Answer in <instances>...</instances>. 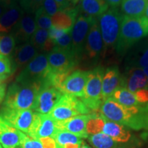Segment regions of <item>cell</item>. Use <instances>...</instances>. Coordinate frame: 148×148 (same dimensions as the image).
Instances as JSON below:
<instances>
[{
  "instance_id": "cell-30",
  "label": "cell",
  "mask_w": 148,
  "mask_h": 148,
  "mask_svg": "<svg viewBox=\"0 0 148 148\" xmlns=\"http://www.w3.org/2000/svg\"><path fill=\"white\" fill-rule=\"evenodd\" d=\"M16 41L12 34H0V54L8 56L15 49Z\"/></svg>"
},
{
  "instance_id": "cell-39",
  "label": "cell",
  "mask_w": 148,
  "mask_h": 148,
  "mask_svg": "<svg viewBox=\"0 0 148 148\" xmlns=\"http://www.w3.org/2000/svg\"><path fill=\"white\" fill-rule=\"evenodd\" d=\"M43 148H56V143L51 137H45L40 138Z\"/></svg>"
},
{
  "instance_id": "cell-50",
  "label": "cell",
  "mask_w": 148,
  "mask_h": 148,
  "mask_svg": "<svg viewBox=\"0 0 148 148\" xmlns=\"http://www.w3.org/2000/svg\"><path fill=\"white\" fill-rule=\"evenodd\" d=\"M0 148H3V146H2V145H1V144H0Z\"/></svg>"
},
{
  "instance_id": "cell-31",
  "label": "cell",
  "mask_w": 148,
  "mask_h": 148,
  "mask_svg": "<svg viewBox=\"0 0 148 148\" xmlns=\"http://www.w3.org/2000/svg\"><path fill=\"white\" fill-rule=\"evenodd\" d=\"M53 138L55 140L56 145H64L66 143H82V140L81 139V138L71 132L64 130H58V132L56 134Z\"/></svg>"
},
{
  "instance_id": "cell-43",
  "label": "cell",
  "mask_w": 148,
  "mask_h": 148,
  "mask_svg": "<svg viewBox=\"0 0 148 148\" xmlns=\"http://www.w3.org/2000/svg\"><path fill=\"white\" fill-rule=\"evenodd\" d=\"M82 143H66L64 145H56V148H79Z\"/></svg>"
},
{
  "instance_id": "cell-18",
  "label": "cell",
  "mask_w": 148,
  "mask_h": 148,
  "mask_svg": "<svg viewBox=\"0 0 148 148\" xmlns=\"http://www.w3.org/2000/svg\"><path fill=\"white\" fill-rule=\"evenodd\" d=\"M103 133L119 143L139 145V140L131 132L130 129L115 122L106 119L103 129Z\"/></svg>"
},
{
  "instance_id": "cell-15",
  "label": "cell",
  "mask_w": 148,
  "mask_h": 148,
  "mask_svg": "<svg viewBox=\"0 0 148 148\" xmlns=\"http://www.w3.org/2000/svg\"><path fill=\"white\" fill-rule=\"evenodd\" d=\"M37 29L34 14L24 12L16 25L12 29V34L17 44L29 42Z\"/></svg>"
},
{
  "instance_id": "cell-42",
  "label": "cell",
  "mask_w": 148,
  "mask_h": 148,
  "mask_svg": "<svg viewBox=\"0 0 148 148\" xmlns=\"http://www.w3.org/2000/svg\"><path fill=\"white\" fill-rule=\"evenodd\" d=\"M11 1H4V2H0V17L2 16V14L4 13V12L6 10L7 8Z\"/></svg>"
},
{
  "instance_id": "cell-41",
  "label": "cell",
  "mask_w": 148,
  "mask_h": 148,
  "mask_svg": "<svg viewBox=\"0 0 148 148\" xmlns=\"http://www.w3.org/2000/svg\"><path fill=\"white\" fill-rule=\"evenodd\" d=\"M5 88H6V85L4 83H1L0 84V103L2 102L5 97Z\"/></svg>"
},
{
  "instance_id": "cell-36",
  "label": "cell",
  "mask_w": 148,
  "mask_h": 148,
  "mask_svg": "<svg viewBox=\"0 0 148 148\" xmlns=\"http://www.w3.org/2000/svg\"><path fill=\"white\" fill-rule=\"evenodd\" d=\"M45 0H21V5L24 12L34 14L42 7Z\"/></svg>"
},
{
  "instance_id": "cell-1",
  "label": "cell",
  "mask_w": 148,
  "mask_h": 148,
  "mask_svg": "<svg viewBox=\"0 0 148 148\" xmlns=\"http://www.w3.org/2000/svg\"><path fill=\"white\" fill-rule=\"evenodd\" d=\"M140 106H124L110 97L103 101L99 110L101 115L108 121L138 131L143 130Z\"/></svg>"
},
{
  "instance_id": "cell-29",
  "label": "cell",
  "mask_w": 148,
  "mask_h": 148,
  "mask_svg": "<svg viewBox=\"0 0 148 148\" xmlns=\"http://www.w3.org/2000/svg\"><path fill=\"white\" fill-rule=\"evenodd\" d=\"M106 119L101 114L92 112L86 125V131L88 136L95 135L103 132V129L106 123Z\"/></svg>"
},
{
  "instance_id": "cell-5",
  "label": "cell",
  "mask_w": 148,
  "mask_h": 148,
  "mask_svg": "<svg viewBox=\"0 0 148 148\" xmlns=\"http://www.w3.org/2000/svg\"><path fill=\"white\" fill-rule=\"evenodd\" d=\"M92 112L80 98L63 94L49 112V116L55 121H62L82 114H90Z\"/></svg>"
},
{
  "instance_id": "cell-17",
  "label": "cell",
  "mask_w": 148,
  "mask_h": 148,
  "mask_svg": "<svg viewBox=\"0 0 148 148\" xmlns=\"http://www.w3.org/2000/svg\"><path fill=\"white\" fill-rule=\"evenodd\" d=\"M129 50L125 61L126 69L148 67V38L139 40Z\"/></svg>"
},
{
  "instance_id": "cell-45",
  "label": "cell",
  "mask_w": 148,
  "mask_h": 148,
  "mask_svg": "<svg viewBox=\"0 0 148 148\" xmlns=\"http://www.w3.org/2000/svg\"><path fill=\"white\" fill-rule=\"evenodd\" d=\"M79 148H92V147H90L89 145H88L87 144L85 143L84 141H82V144H81L80 147Z\"/></svg>"
},
{
  "instance_id": "cell-16",
  "label": "cell",
  "mask_w": 148,
  "mask_h": 148,
  "mask_svg": "<svg viewBox=\"0 0 148 148\" xmlns=\"http://www.w3.org/2000/svg\"><path fill=\"white\" fill-rule=\"evenodd\" d=\"M125 88L124 75L120 73L116 66L105 69L102 77V98L104 101L112 95L116 90Z\"/></svg>"
},
{
  "instance_id": "cell-6",
  "label": "cell",
  "mask_w": 148,
  "mask_h": 148,
  "mask_svg": "<svg viewBox=\"0 0 148 148\" xmlns=\"http://www.w3.org/2000/svg\"><path fill=\"white\" fill-rule=\"evenodd\" d=\"M104 70L101 66H97L91 71H88L84 96L80 98L81 100L92 112H97L103 102L102 77Z\"/></svg>"
},
{
  "instance_id": "cell-47",
  "label": "cell",
  "mask_w": 148,
  "mask_h": 148,
  "mask_svg": "<svg viewBox=\"0 0 148 148\" xmlns=\"http://www.w3.org/2000/svg\"><path fill=\"white\" fill-rule=\"evenodd\" d=\"M143 71L144 73H145V75L147 76V79H148V67H146V68H144V69H143Z\"/></svg>"
},
{
  "instance_id": "cell-7",
  "label": "cell",
  "mask_w": 148,
  "mask_h": 148,
  "mask_svg": "<svg viewBox=\"0 0 148 148\" xmlns=\"http://www.w3.org/2000/svg\"><path fill=\"white\" fill-rule=\"evenodd\" d=\"M49 73L47 54L38 53L16 77L17 82H35L43 84Z\"/></svg>"
},
{
  "instance_id": "cell-35",
  "label": "cell",
  "mask_w": 148,
  "mask_h": 148,
  "mask_svg": "<svg viewBox=\"0 0 148 148\" xmlns=\"http://www.w3.org/2000/svg\"><path fill=\"white\" fill-rule=\"evenodd\" d=\"M42 8L49 16H53L60 11L66 9L62 5L59 4L54 0H45L42 5Z\"/></svg>"
},
{
  "instance_id": "cell-10",
  "label": "cell",
  "mask_w": 148,
  "mask_h": 148,
  "mask_svg": "<svg viewBox=\"0 0 148 148\" xmlns=\"http://www.w3.org/2000/svg\"><path fill=\"white\" fill-rule=\"evenodd\" d=\"M0 114L11 125L27 134L34 122L36 112L32 110H16L2 107Z\"/></svg>"
},
{
  "instance_id": "cell-11",
  "label": "cell",
  "mask_w": 148,
  "mask_h": 148,
  "mask_svg": "<svg viewBox=\"0 0 148 148\" xmlns=\"http://www.w3.org/2000/svg\"><path fill=\"white\" fill-rule=\"evenodd\" d=\"M63 94L58 89L49 85H42L37 95L33 110L40 114H47Z\"/></svg>"
},
{
  "instance_id": "cell-14",
  "label": "cell",
  "mask_w": 148,
  "mask_h": 148,
  "mask_svg": "<svg viewBox=\"0 0 148 148\" xmlns=\"http://www.w3.org/2000/svg\"><path fill=\"white\" fill-rule=\"evenodd\" d=\"M88 75V71L75 70L66 77L59 90L62 94L82 98L84 94Z\"/></svg>"
},
{
  "instance_id": "cell-12",
  "label": "cell",
  "mask_w": 148,
  "mask_h": 148,
  "mask_svg": "<svg viewBox=\"0 0 148 148\" xmlns=\"http://www.w3.org/2000/svg\"><path fill=\"white\" fill-rule=\"evenodd\" d=\"M103 51V42L97 18L92 21L86 36L84 52L86 58L96 61L99 58Z\"/></svg>"
},
{
  "instance_id": "cell-44",
  "label": "cell",
  "mask_w": 148,
  "mask_h": 148,
  "mask_svg": "<svg viewBox=\"0 0 148 148\" xmlns=\"http://www.w3.org/2000/svg\"><path fill=\"white\" fill-rule=\"evenodd\" d=\"M108 5H110L112 8H116L121 3L123 0H105Z\"/></svg>"
},
{
  "instance_id": "cell-23",
  "label": "cell",
  "mask_w": 148,
  "mask_h": 148,
  "mask_svg": "<svg viewBox=\"0 0 148 148\" xmlns=\"http://www.w3.org/2000/svg\"><path fill=\"white\" fill-rule=\"evenodd\" d=\"M77 15V10L72 7L60 11L51 17L52 27L58 29L72 30Z\"/></svg>"
},
{
  "instance_id": "cell-3",
  "label": "cell",
  "mask_w": 148,
  "mask_h": 148,
  "mask_svg": "<svg viewBox=\"0 0 148 148\" xmlns=\"http://www.w3.org/2000/svg\"><path fill=\"white\" fill-rule=\"evenodd\" d=\"M41 86L40 83L14 82L8 88L3 107L16 110H33Z\"/></svg>"
},
{
  "instance_id": "cell-13",
  "label": "cell",
  "mask_w": 148,
  "mask_h": 148,
  "mask_svg": "<svg viewBox=\"0 0 148 148\" xmlns=\"http://www.w3.org/2000/svg\"><path fill=\"white\" fill-rule=\"evenodd\" d=\"M58 132L56 121L51 119L49 114L36 112L34 122L27 135L34 139L39 140L45 137L53 138Z\"/></svg>"
},
{
  "instance_id": "cell-27",
  "label": "cell",
  "mask_w": 148,
  "mask_h": 148,
  "mask_svg": "<svg viewBox=\"0 0 148 148\" xmlns=\"http://www.w3.org/2000/svg\"><path fill=\"white\" fill-rule=\"evenodd\" d=\"M81 8L86 15L97 18L108 9L105 0H82Z\"/></svg>"
},
{
  "instance_id": "cell-25",
  "label": "cell",
  "mask_w": 148,
  "mask_h": 148,
  "mask_svg": "<svg viewBox=\"0 0 148 148\" xmlns=\"http://www.w3.org/2000/svg\"><path fill=\"white\" fill-rule=\"evenodd\" d=\"M148 0H123L121 3L122 13L130 17H140L145 14Z\"/></svg>"
},
{
  "instance_id": "cell-32",
  "label": "cell",
  "mask_w": 148,
  "mask_h": 148,
  "mask_svg": "<svg viewBox=\"0 0 148 148\" xmlns=\"http://www.w3.org/2000/svg\"><path fill=\"white\" fill-rule=\"evenodd\" d=\"M34 18L37 28L49 30L52 27L51 16H49L46 13L42 7L38 8L35 12Z\"/></svg>"
},
{
  "instance_id": "cell-48",
  "label": "cell",
  "mask_w": 148,
  "mask_h": 148,
  "mask_svg": "<svg viewBox=\"0 0 148 148\" xmlns=\"http://www.w3.org/2000/svg\"><path fill=\"white\" fill-rule=\"evenodd\" d=\"M5 79H6V78H5V77H0V84H1V83L2 82L3 80H5Z\"/></svg>"
},
{
  "instance_id": "cell-38",
  "label": "cell",
  "mask_w": 148,
  "mask_h": 148,
  "mask_svg": "<svg viewBox=\"0 0 148 148\" xmlns=\"http://www.w3.org/2000/svg\"><path fill=\"white\" fill-rule=\"evenodd\" d=\"M134 93L136 100L140 104H145L148 103V89L147 88L139 89Z\"/></svg>"
},
{
  "instance_id": "cell-21",
  "label": "cell",
  "mask_w": 148,
  "mask_h": 148,
  "mask_svg": "<svg viewBox=\"0 0 148 148\" xmlns=\"http://www.w3.org/2000/svg\"><path fill=\"white\" fill-rule=\"evenodd\" d=\"M24 11L15 3H10L0 17V33L12 31L23 16Z\"/></svg>"
},
{
  "instance_id": "cell-26",
  "label": "cell",
  "mask_w": 148,
  "mask_h": 148,
  "mask_svg": "<svg viewBox=\"0 0 148 148\" xmlns=\"http://www.w3.org/2000/svg\"><path fill=\"white\" fill-rule=\"evenodd\" d=\"M29 42L38 51H49L54 47L53 41L49 36V31L47 29L37 28Z\"/></svg>"
},
{
  "instance_id": "cell-37",
  "label": "cell",
  "mask_w": 148,
  "mask_h": 148,
  "mask_svg": "<svg viewBox=\"0 0 148 148\" xmlns=\"http://www.w3.org/2000/svg\"><path fill=\"white\" fill-rule=\"evenodd\" d=\"M18 148H43L40 140L34 139L23 132Z\"/></svg>"
},
{
  "instance_id": "cell-22",
  "label": "cell",
  "mask_w": 148,
  "mask_h": 148,
  "mask_svg": "<svg viewBox=\"0 0 148 148\" xmlns=\"http://www.w3.org/2000/svg\"><path fill=\"white\" fill-rule=\"evenodd\" d=\"M37 54L38 50L29 42L18 46L10 58L14 69L29 63Z\"/></svg>"
},
{
  "instance_id": "cell-4",
  "label": "cell",
  "mask_w": 148,
  "mask_h": 148,
  "mask_svg": "<svg viewBox=\"0 0 148 148\" xmlns=\"http://www.w3.org/2000/svg\"><path fill=\"white\" fill-rule=\"evenodd\" d=\"M123 16L117 8H111L97 17L103 42V57L108 51L116 49Z\"/></svg>"
},
{
  "instance_id": "cell-24",
  "label": "cell",
  "mask_w": 148,
  "mask_h": 148,
  "mask_svg": "<svg viewBox=\"0 0 148 148\" xmlns=\"http://www.w3.org/2000/svg\"><path fill=\"white\" fill-rule=\"evenodd\" d=\"M88 138L89 143L95 148H136L138 146L134 144L116 142L103 132L91 135Z\"/></svg>"
},
{
  "instance_id": "cell-46",
  "label": "cell",
  "mask_w": 148,
  "mask_h": 148,
  "mask_svg": "<svg viewBox=\"0 0 148 148\" xmlns=\"http://www.w3.org/2000/svg\"><path fill=\"white\" fill-rule=\"evenodd\" d=\"M144 16H145V17L148 19V3L147 5V7H146V9H145V14H144Z\"/></svg>"
},
{
  "instance_id": "cell-8",
  "label": "cell",
  "mask_w": 148,
  "mask_h": 148,
  "mask_svg": "<svg viewBox=\"0 0 148 148\" xmlns=\"http://www.w3.org/2000/svg\"><path fill=\"white\" fill-rule=\"evenodd\" d=\"M88 15H79L71 30V51L77 61L82 56L86 36L93 19Z\"/></svg>"
},
{
  "instance_id": "cell-28",
  "label": "cell",
  "mask_w": 148,
  "mask_h": 148,
  "mask_svg": "<svg viewBox=\"0 0 148 148\" xmlns=\"http://www.w3.org/2000/svg\"><path fill=\"white\" fill-rule=\"evenodd\" d=\"M120 104L126 107L138 106L141 105L138 102L134 92L130 91L126 88H121L116 90L111 96Z\"/></svg>"
},
{
  "instance_id": "cell-2",
  "label": "cell",
  "mask_w": 148,
  "mask_h": 148,
  "mask_svg": "<svg viewBox=\"0 0 148 148\" xmlns=\"http://www.w3.org/2000/svg\"><path fill=\"white\" fill-rule=\"evenodd\" d=\"M147 35L148 19L145 16L130 17L123 15L116 46V52L123 55Z\"/></svg>"
},
{
  "instance_id": "cell-9",
  "label": "cell",
  "mask_w": 148,
  "mask_h": 148,
  "mask_svg": "<svg viewBox=\"0 0 148 148\" xmlns=\"http://www.w3.org/2000/svg\"><path fill=\"white\" fill-rule=\"evenodd\" d=\"M49 71L55 73H71L77 60L71 51L54 47L47 54Z\"/></svg>"
},
{
  "instance_id": "cell-33",
  "label": "cell",
  "mask_w": 148,
  "mask_h": 148,
  "mask_svg": "<svg viewBox=\"0 0 148 148\" xmlns=\"http://www.w3.org/2000/svg\"><path fill=\"white\" fill-rule=\"evenodd\" d=\"M54 47L66 51H71V31L66 32L60 38L53 40Z\"/></svg>"
},
{
  "instance_id": "cell-49",
  "label": "cell",
  "mask_w": 148,
  "mask_h": 148,
  "mask_svg": "<svg viewBox=\"0 0 148 148\" xmlns=\"http://www.w3.org/2000/svg\"><path fill=\"white\" fill-rule=\"evenodd\" d=\"M4 1H11V0H0V2H4Z\"/></svg>"
},
{
  "instance_id": "cell-40",
  "label": "cell",
  "mask_w": 148,
  "mask_h": 148,
  "mask_svg": "<svg viewBox=\"0 0 148 148\" xmlns=\"http://www.w3.org/2000/svg\"><path fill=\"white\" fill-rule=\"evenodd\" d=\"M59 4L62 5L64 8H71V5L75 4L77 2V0H54Z\"/></svg>"
},
{
  "instance_id": "cell-19",
  "label": "cell",
  "mask_w": 148,
  "mask_h": 148,
  "mask_svg": "<svg viewBox=\"0 0 148 148\" xmlns=\"http://www.w3.org/2000/svg\"><path fill=\"white\" fill-rule=\"evenodd\" d=\"M90 116V114H82L66 121H56L57 127L58 130L67 131L81 138H86L88 136L86 131V125Z\"/></svg>"
},
{
  "instance_id": "cell-34",
  "label": "cell",
  "mask_w": 148,
  "mask_h": 148,
  "mask_svg": "<svg viewBox=\"0 0 148 148\" xmlns=\"http://www.w3.org/2000/svg\"><path fill=\"white\" fill-rule=\"evenodd\" d=\"M14 71V69L10 58L0 54V77L7 78Z\"/></svg>"
},
{
  "instance_id": "cell-20",
  "label": "cell",
  "mask_w": 148,
  "mask_h": 148,
  "mask_svg": "<svg viewBox=\"0 0 148 148\" xmlns=\"http://www.w3.org/2000/svg\"><path fill=\"white\" fill-rule=\"evenodd\" d=\"M23 132L18 130L0 114V144L5 148L18 147Z\"/></svg>"
}]
</instances>
